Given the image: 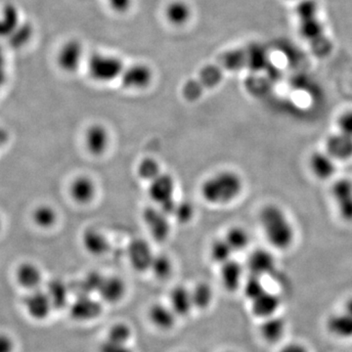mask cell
<instances>
[{
  "label": "cell",
  "mask_w": 352,
  "mask_h": 352,
  "mask_svg": "<svg viewBox=\"0 0 352 352\" xmlns=\"http://www.w3.org/2000/svg\"><path fill=\"white\" fill-rule=\"evenodd\" d=\"M298 32L312 47L320 48L323 52L328 50L325 25L321 19L320 4L317 0H300L296 6Z\"/></svg>",
  "instance_id": "cell-1"
},
{
  "label": "cell",
  "mask_w": 352,
  "mask_h": 352,
  "mask_svg": "<svg viewBox=\"0 0 352 352\" xmlns=\"http://www.w3.org/2000/svg\"><path fill=\"white\" fill-rule=\"evenodd\" d=\"M242 177L231 170L219 171L207 178L201 186L204 200L212 205H226L242 193Z\"/></svg>",
  "instance_id": "cell-2"
},
{
  "label": "cell",
  "mask_w": 352,
  "mask_h": 352,
  "mask_svg": "<svg viewBox=\"0 0 352 352\" xmlns=\"http://www.w3.org/2000/svg\"><path fill=\"white\" fill-rule=\"evenodd\" d=\"M259 222L273 247L287 250L293 244L295 230L281 208L276 205L265 206L259 212Z\"/></svg>",
  "instance_id": "cell-3"
},
{
  "label": "cell",
  "mask_w": 352,
  "mask_h": 352,
  "mask_svg": "<svg viewBox=\"0 0 352 352\" xmlns=\"http://www.w3.org/2000/svg\"><path fill=\"white\" fill-rule=\"evenodd\" d=\"M87 73L94 82H112L120 78L126 69L120 57L105 53H94L87 59Z\"/></svg>",
  "instance_id": "cell-4"
},
{
  "label": "cell",
  "mask_w": 352,
  "mask_h": 352,
  "mask_svg": "<svg viewBox=\"0 0 352 352\" xmlns=\"http://www.w3.org/2000/svg\"><path fill=\"white\" fill-rule=\"evenodd\" d=\"M175 191V182L173 176L168 173H161L150 182L148 193L151 200L159 206L164 214L170 217L173 214L177 204L173 199Z\"/></svg>",
  "instance_id": "cell-5"
},
{
  "label": "cell",
  "mask_w": 352,
  "mask_h": 352,
  "mask_svg": "<svg viewBox=\"0 0 352 352\" xmlns=\"http://www.w3.org/2000/svg\"><path fill=\"white\" fill-rule=\"evenodd\" d=\"M85 58V50L82 41L80 39L69 38L60 45L55 62L60 71L73 75L82 67Z\"/></svg>",
  "instance_id": "cell-6"
},
{
  "label": "cell",
  "mask_w": 352,
  "mask_h": 352,
  "mask_svg": "<svg viewBox=\"0 0 352 352\" xmlns=\"http://www.w3.org/2000/svg\"><path fill=\"white\" fill-rule=\"evenodd\" d=\"M154 80L151 67L144 63H135L126 67L120 76V82L126 89L142 90L149 87Z\"/></svg>",
  "instance_id": "cell-7"
},
{
  "label": "cell",
  "mask_w": 352,
  "mask_h": 352,
  "mask_svg": "<svg viewBox=\"0 0 352 352\" xmlns=\"http://www.w3.org/2000/svg\"><path fill=\"white\" fill-rule=\"evenodd\" d=\"M142 217L148 230L155 240L164 242L168 239L170 233V221L168 215L161 208H146Z\"/></svg>",
  "instance_id": "cell-8"
},
{
  "label": "cell",
  "mask_w": 352,
  "mask_h": 352,
  "mask_svg": "<svg viewBox=\"0 0 352 352\" xmlns=\"http://www.w3.org/2000/svg\"><path fill=\"white\" fill-rule=\"evenodd\" d=\"M24 307L28 314L34 320H44L50 316L53 307L46 291L32 289L25 296Z\"/></svg>",
  "instance_id": "cell-9"
},
{
  "label": "cell",
  "mask_w": 352,
  "mask_h": 352,
  "mask_svg": "<svg viewBox=\"0 0 352 352\" xmlns=\"http://www.w3.org/2000/svg\"><path fill=\"white\" fill-rule=\"evenodd\" d=\"M332 195L344 221L352 222V180L340 178L333 183Z\"/></svg>",
  "instance_id": "cell-10"
},
{
  "label": "cell",
  "mask_w": 352,
  "mask_h": 352,
  "mask_svg": "<svg viewBox=\"0 0 352 352\" xmlns=\"http://www.w3.org/2000/svg\"><path fill=\"white\" fill-rule=\"evenodd\" d=\"M103 312V307L98 300L90 296H76L72 303L69 314L72 318L78 322H88L98 318Z\"/></svg>",
  "instance_id": "cell-11"
},
{
  "label": "cell",
  "mask_w": 352,
  "mask_h": 352,
  "mask_svg": "<svg viewBox=\"0 0 352 352\" xmlns=\"http://www.w3.org/2000/svg\"><path fill=\"white\" fill-rule=\"evenodd\" d=\"M127 254L132 267L139 272L150 270L155 256L150 245L142 239L132 241L127 249Z\"/></svg>",
  "instance_id": "cell-12"
},
{
  "label": "cell",
  "mask_w": 352,
  "mask_h": 352,
  "mask_svg": "<svg viewBox=\"0 0 352 352\" xmlns=\"http://www.w3.org/2000/svg\"><path fill=\"white\" fill-rule=\"evenodd\" d=\"M110 135L105 126L95 124L90 126L85 133V148L94 156H100L107 150Z\"/></svg>",
  "instance_id": "cell-13"
},
{
  "label": "cell",
  "mask_w": 352,
  "mask_h": 352,
  "mask_svg": "<svg viewBox=\"0 0 352 352\" xmlns=\"http://www.w3.org/2000/svg\"><path fill=\"white\" fill-rule=\"evenodd\" d=\"M247 266L251 275L261 278L271 274L275 270L276 261L270 252L258 249L250 254Z\"/></svg>",
  "instance_id": "cell-14"
},
{
  "label": "cell",
  "mask_w": 352,
  "mask_h": 352,
  "mask_svg": "<svg viewBox=\"0 0 352 352\" xmlns=\"http://www.w3.org/2000/svg\"><path fill=\"white\" fill-rule=\"evenodd\" d=\"M69 196L80 205L91 203L96 196V185L87 175L76 176L69 185Z\"/></svg>",
  "instance_id": "cell-15"
},
{
  "label": "cell",
  "mask_w": 352,
  "mask_h": 352,
  "mask_svg": "<svg viewBox=\"0 0 352 352\" xmlns=\"http://www.w3.org/2000/svg\"><path fill=\"white\" fill-rule=\"evenodd\" d=\"M326 153L338 161H346L352 157V138L342 132L329 136L326 141Z\"/></svg>",
  "instance_id": "cell-16"
},
{
  "label": "cell",
  "mask_w": 352,
  "mask_h": 352,
  "mask_svg": "<svg viewBox=\"0 0 352 352\" xmlns=\"http://www.w3.org/2000/svg\"><path fill=\"white\" fill-rule=\"evenodd\" d=\"M325 326L328 333L338 339H352V316L344 310L329 315Z\"/></svg>",
  "instance_id": "cell-17"
},
{
  "label": "cell",
  "mask_w": 352,
  "mask_h": 352,
  "mask_svg": "<svg viewBox=\"0 0 352 352\" xmlns=\"http://www.w3.org/2000/svg\"><path fill=\"white\" fill-rule=\"evenodd\" d=\"M164 17L171 25L183 27L188 24L193 17V10L185 0H173L164 8Z\"/></svg>",
  "instance_id": "cell-18"
},
{
  "label": "cell",
  "mask_w": 352,
  "mask_h": 352,
  "mask_svg": "<svg viewBox=\"0 0 352 352\" xmlns=\"http://www.w3.org/2000/svg\"><path fill=\"white\" fill-rule=\"evenodd\" d=\"M16 280L20 286L29 291L39 289L43 280V271L36 264L25 261L18 266Z\"/></svg>",
  "instance_id": "cell-19"
},
{
  "label": "cell",
  "mask_w": 352,
  "mask_h": 352,
  "mask_svg": "<svg viewBox=\"0 0 352 352\" xmlns=\"http://www.w3.org/2000/svg\"><path fill=\"white\" fill-rule=\"evenodd\" d=\"M280 307H281V300L279 296L268 291L264 292L263 295L252 300V314L261 319L274 316L277 314Z\"/></svg>",
  "instance_id": "cell-20"
},
{
  "label": "cell",
  "mask_w": 352,
  "mask_h": 352,
  "mask_svg": "<svg viewBox=\"0 0 352 352\" xmlns=\"http://www.w3.org/2000/svg\"><path fill=\"white\" fill-rule=\"evenodd\" d=\"M126 283L124 280L117 276L104 277L98 291L102 300L112 305L120 302L126 296Z\"/></svg>",
  "instance_id": "cell-21"
},
{
  "label": "cell",
  "mask_w": 352,
  "mask_h": 352,
  "mask_svg": "<svg viewBox=\"0 0 352 352\" xmlns=\"http://www.w3.org/2000/svg\"><path fill=\"white\" fill-rule=\"evenodd\" d=\"M286 330V321L276 314L263 319L259 327V333L268 344H276L283 339Z\"/></svg>",
  "instance_id": "cell-22"
},
{
  "label": "cell",
  "mask_w": 352,
  "mask_h": 352,
  "mask_svg": "<svg viewBox=\"0 0 352 352\" xmlns=\"http://www.w3.org/2000/svg\"><path fill=\"white\" fill-rule=\"evenodd\" d=\"M149 320L159 330L168 331L175 327L177 315L170 305L156 303L149 309Z\"/></svg>",
  "instance_id": "cell-23"
},
{
  "label": "cell",
  "mask_w": 352,
  "mask_h": 352,
  "mask_svg": "<svg viewBox=\"0 0 352 352\" xmlns=\"http://www.w3.org/2000/svg\"><path fill=\"white\" fill-rule=\"evenodd\" d=\"M82 243L85 251L95 256H103L110 250L107 238L96 229L85 230L82 234Z\"/></svg>",
  "instance_id": "cell-24"
},
{
  "label": "cell",
  "mask_w": 352,
  "mask_h": 352,
  "mask_svg": "<svg viewBox=\"0 0 352 352\" xmlns=\"http://www.w3.org/2000/svg\"><path fill=\"white\" fill-rule=\"evenodd\" d=\"M220 280L226 291H237L243 282V267L241 264L232 259L221 264Z\"/></svg>",
  "instance_id": "cell-25"
},
{
  "label": "cell",
  "mask_w": 352,
  "mask_h": 352,
  "mask_svg": "<svg viewBox=\"0 0 352 352\" xmlns=\"http://www.w3.org/2000/svg\"><path fill=\"white\" fill-rule=\"evenodd\" d=\"M333 161L335 160L326 152H315L309 157V168L319 179H329L336 171Z\"/></svg>",
  "instance_id": "cell-26"
},
{
  "label": "cell",
  "mask_w": 352,
  "mask_h": 352,
  "mask_svg": "<svg viewBox=\"0 0 352 352\" xmlns=\"http://www.w3.org/2000/svg\"><path fill=\"white\" fill-rule=\"evenodd\" d=\"M170 307L177 316H187L194 308L191 291L183 286H177L171 289Z\"/></svg>",
  "instance_id": "cell-27"
},
{
  "label": "cell",
  "mask_w": 352,
  "mask_h": 352,
  "mask_svg": "<svg viewBox=\"0 0 352 352\" xmlns=\"http://www.w3.org/2000/svg\"><path fill=\"white\" fill-rule=\"evenodd\" d=\"M21 24L19 10L17 7L6 6L0 11V38H8Z\"/></svg>",
  "instance_id": "cell-28"
},
{
  "label": "cell",
  "mask_w": 352,
  "mask_h": 352,
  "mask_svg": "<svg viewBox=\"0 0 352 352\" xmlns=\"http://www.w3.org/2000/svg\"><path fill=\"white\" fill-rule=\"evenodd\" d=\"M50 296L53 309H62L66 307L69 302L71 289L61 280L54 279L50 282L45 289Z\"/></svg>",
  "instance_id": "cell-29"
},
{
  "label": "cell",
  "mask_w": 352,
  "mask_h": 352,
  "mask_svg": "<svg viewBox=\"0 0 352 352\" xmlns=\"http://www.w3.org/2000/svg\"><path fill=\"white\" fill-rule=\"evenodd\" d=\"M34 223L38 228L50 229L56 224L58 220L57 210L47 204L36 206L32 212Z\"/></svg>",
  "instance_id": "cell-30"
},
{
  "label": "cell",
  "mask_w": 352,
  "mask_h": 352,
  "mask_svg": "<svg viewBox=\"0 0 352 352\" xmlns=\"http://www.w3.org/2000/svg\"><path fill=\"white\" fill-rule=\"evenodd\" d=\"M194 307L198 309H207L214 300V291L207 283H200L191 291Z\"/></svg>",
  "instance_id": "cell-31"
},
{
  "label": "cell",
  "mask_w": 352,
  "mask_h": 352,
  "mask_svg": "<svg viewBox=\"0 0 352 352\" xmlns=\"http://www.w3.org/2000/svg\"><path fill=\"white\" fill-rule=\"evenodd\" d=\"M226 242L230 245L233 252H240L245 250L250 244V235L243 227L235 226L229 229L226 233Z\"/></svg>",
  "instance_id": "cell-32"
},
{
  "label": "cell",
  "mask_w": 352,
  "mask_h": 352,
  "mask_svg": "<svg viewBox=\"0 0 352 352\" xmlns=\"http://www.w3.org/2000/svg\"><path fill=\"white\" fill-rule=\"evenodd\" d=\"M32 36H34L32 25L28 23H25V24L21 23L15 32H13L7 38L10 43L11 47H13L14 50H20V48L25 47L32 41Z\"/></svg>",
  "instance_id": "cell-33"
},
{
  "label": "cell",
  "mask_w": 352,
  "mask_h": 352,
  "mask_svg": "<svg viewBox=\"0 0 352 352\" xmlns=\"http://www.w3.org/2000/svg\"><path fill=\"white\" fill-rule=\"evenodd\" d=\"M161 173V166L157 163V160L153 157H145L138 164V175L145 182H152Z\"/></svg>",
  "instance_id": "cell-34"
},
{
  "label": "cell",
  "mask_w": 352,
  "mask_h": 352,
  "mask_svg": "<svg viewBox=\"0 0 352 352\" xmlns=\"http://www.w3.org/2000/svg\"><path fill=\"white\" fill-rule=\"evenodd\" d=\"M132 335H133V332H132L131 326L124 322H119L109 328L107 340L119 342V344H129Z\"/></svg>",
  "instance_id": "cell-35"
},
{
  "label": "cell",
  "mask_w": 352,
  "mask_h": 352,
  "mask_svg": "<svg viewBox=\"0 0 352 352\" xmlns=\"http://www.w3.org/2000/svg\"><path fill=\"white\" fill-rule=\"evenodd\" d=\"M173 263L168 256H155L153 258L151 267L150 270L154 273L155 277L160 280H166L173 273Z\"/></svg>",
  "instance_id": "cell-36"
},
{
  "label": "cell",
  "mask_w": 352,
  "mask_h": 352,
  "mask_svg": "<svg viewBox=\"0 0 352 352\" xmlns=\"http://www.w3.org/2000/svg\"><path fill=\"white\" fill-rule=\"evenodd\" d=\"M233 252L226 239L214 241L210 247V256H212V261L220 264L230 261Z\"/></svg>",
  "instance_id": "cell-37"
},
{
  "label": "cell",
  "mask_w": 352,
  "mask_h": 352,
  "mask_svg": "<svg viewBox=\"0 0 352 352\" xmlns=\"http://www.w3.org/2000/svg\"><path fill=\"white\" fill-rule=\"evenodd\" d=\"M267 291L264 287L261 278L251 275L245 282V295L249 300H254L259 296L263 295L264 292Z\"/></svg>",
  "instance_id": "cell-38"
},
{
  "label": "cell",
  "mask_w": 352,
  "mask_h": 352,
  "mask_svg": "<svg viewBox=\"0 0 352 352\" xmlns=\"http://www.w3.org/2000/svg\"><path fill=\"white\" fill-rule=\"evenodd\" d=\"M195 210L191 203L189 201H180L176 204L175 212H173V217H175L176 220L180 223H187L190 220L193 219Z\"/></svg>",
  "instance_id": "cell-39"
},
{
  "label": "cell",
  "mask_w": 352,
  "mask_h": 352,
  "mask_svg": "<svg viewBox=\"0 0 352 352\" xmlns=\"http://www.w3.org/2000/svg\"><path fill=\"white\" fill-rule=\"evenodd\" d=\"M99 352H133L129 344H119L106 339L99 346Z\"/></svg>",
  "instance_id": "cell-40"
},
{
  "label": "cell",
  "mask_w": 352,
  "mask_h": 352,
  "mask_svg": "<svg viewBox=\"0 0 352 352\" xmlns=\"http://www.w3.org/2000/svg\"><path fill=\"white\" fill-rule=\"evenodd\" d=\"M338 126H339V131L352 138V109L340 116Z\"/></svg>",
  "instance_id": "cell-41"
},
{
  "label": "cell",
  "mask_w": 352,
  "mask_h": 352,
  "mask_svg": "<svg viewBox=\"0 0 352 352\" xmlns=\"http://www.w3.org/2000/svg\"><path fill=\"white\" fill-rule=\"evenodd\" d=\"M109 6L117 13H126L131 9L132 0H107Z\"/></svg>",
  "instance_id": "cell-42"
},
{
  "label": "cell",
  "mask_w": 352,
  "mask_h": 352,
  "mask_svg": "<svg viewBox=\"0 0 352 352\" xmlns=\"http://www.w3.org/2000/svg\"><path fill=\"white\" fill-rule=\"evenodd\" d=\"M15 342L10 336L6 333H0V352H14Z\"/></svg>",
  "instance_id": "cell-43"
},
{
  "label": "cell",
  "mask_w": 352,
  "mask_h": 352,
  "mask_svg": "<svg viewBox=\"0 0 352 352\" xmlns=\"http://www.w3.org/2000/svg\"><path fill=\"white\" fill-rule=\"evenodd\" d=\"M279 352H310L308 347L302 342H293L285 344Z\"/></svg>",
  "instance_id": "cell-44"
},
{
  "label": "cell",
  "mask_w": 352,
  "mask_h": 352,
  "mask_svg": "<svg viewBox=\"0 0 352 352\" xmlns=\"http://www.w3.org/2000/svg\"><path fill=\"white\" fill-rule=\"evenodd\" d=\"M344 311L347 312V314H351L352 316V296H349L346 302H344Z\"/></svg>",
  "instance_id": "cell-45"
},
{
  "label": "cell",
  "mask_w": 352,
  "mask_h": 352,
  "mask_svg": "<svg viewBox=\"0 0 352 352\" xmlns=\"http://www.w3.org/2000/svg\"><path fill=\"white\" fill-rule=\"evenodd\" d=\"M4 64H6V56H4L3 50L0 46V69L3 68Z\"/></svg>",
  "instance_id": "cell-46"
},
{
  "label": "cell",
  "mask_w": 352,
  "mask_h": 352,
  "mask_svg": "<svg viewBox=\"0 0 352 352\" xmlns=\"http://www.w3.org/2000/svg\"><path fill=\"white\" fill-rule=\"evenodd\" d=\"M1 227H2V219H1V217H0V230H1Z\"/></svg>",
  "instance_id": "cell-47"
},
{
  "label": "cell",
  "mask_w": 352,
  "mask_h": 352,
  "mask_svg": "<svg viewBox=\"0 0 352 352\" xmlns=\"http://www.w3.org/2000/svg\"><path fill=\"white\" fill-rule=\"evenodd\" d=\"M291 1H296V2H298V1H300V0H291Z\"/></svg>",
  "instance_id": "cell-48"
},
{
  "label": "cell",
  "mask_w": 352,
  "mask_h": 352,
  "mask_svg": "<svg viewBox=\"0 0 352 352\" xmlns=\"http://www.w3.org/2000/svg\"><path fill=\"white\" fill-rule=\"evenodd\" d=\"M226 352H235V351H226Z\"/></svg>",
  "instance_id": "cell-49"
}]
</instances>
